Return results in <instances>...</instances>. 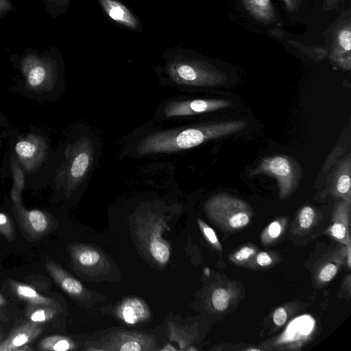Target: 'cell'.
<instances>
[{"label":"cell","mask_w":351,"mask_h":351,"mask_svg":"<svg viewBox=\"0 0 351 351\" xmlns=\"http://www.w3.org/2000/svg\"><path fill=\"white\" fill-rule=\"evenodd\" d=\"M99 143L95 132L83 126L66 145L61 165L57 169L58 189L69 198L91 180L99 157Z\"/></svg>","instance_id":"7a4b0ae2"},{"label":"cell","mask_w":351,"mask_h":351,"mask_svg":"<svg viewBox=\"0 0 351 351\" xmlns=\"http://www.w3.org/2000/svg\"><path fill=\"white\" fill-rule=\"evenodd\" d=\"M7 282L12 293L19 300L26 302L27 305H48L57 306L56 301L40 294L33 287L29 285L13 279H8Z\"/></svg>","instance_id":"2e32d148"},{"label":"cell","mask_w":351,"mask_h":351,"mask_svg":"<svg viewBox=\"0 0 351 351\" xmlns=\"http://www.w3.org/2000/svg\"><path fill=\"white\" fill-rule=\"evenodd\" d=\"M228 100L218 99L187 98L181 96L162 101L155 111V120L158 122L179 121L206 114L229 106Z\"/></svg>","instance_id":"277c9868"},{"label":"cell","mask_w":351,"mask_h":351,"mask_svg":"<svg viewBox=\"0 0 351 351\" xmlns=\"http://www.w3.org/2000/svg\"><path fill=\"white\" fill-rule=\"evenodd\" d=\"M21 69L28 89L36 93L53 89L58 73L53 60L29 53L21 60Z\"/></svg>","instance_id":"8992f818"},{"label":"cell","mask_w":351,"mask_h":351,"mask_svg":"<svg viewBox=\"0 0 351 351\" xmlns=\"http://www.w3.org/2000/svg\"><path fill=\"white\" fill-rule=\"evenodd\" d=\"M247 11L256 20L271 23L276 20V14L271 0H241Z\"/></svg>","instance_id":"d6986e66"},{"label":"cell","mask_w":351,"mask_h":351,"mask_svg":"<svg viewBox=\"0 0 351 351\" xmlns=\"http://www.w3.org/2000/svg\"><path fill=\"white\" fill-rule=\"evenodd\" d=\"M57 313V306L48 305H27L25 316L28 320L43 324L51 321Z\"/></svg>","instance_id":"44dd1931"},{"label":"cell","mask_w":351,"mask_h":351,"mask_svg":"<svg viewBox=\"0 0 351 351\" xmlns=\"http://www.w3.org/2000/svg\"><path fill=\"white\" fill-rule=\"evenodd\" d=\"M337 272V267L335 264L329 263L325 265L319 272V279L322 282H329Z\"/></svg>","instance_id":"f1b7e54d"},{"label":"cell","mask_w":351,"mask_h":351,"mask_svg":"<svg viewBox=\"0 0 351 351\" xmlns=\"http://www.w3.org/2000/svg\"><path fill=\"white\" fill-rule=\"evenodd\" d=\"M119 317L128 324H136L149 317V310L147 304L136 298H130L124 300L118 308Z\"/></svg>","instance_id":"e0dca14e"},{"label":"cell","mask_w":351,"mask_h":351,"mask_svg":"<svg viewBox=\"0 0 351 351\" xmlns=\"http://www.w3.org/2000/svg\"><path fill=\"white\" fill-rule=\"evenodd\" d=\"M99 1L111 19L132 29L138 27L137 19L123 4L117 0Z\"/></svg>","instance_id":"ac0fdd59"},{"label":"cell","mask_w":351,"mask_h":351,"mask_svg":"<svg viewBox=\"0 0 351 351\" xmlns=\"http://www.w3.org/2000/svg\"><path fill=\"white\" fill-rule=\"evenodd\" d=\"M197 223L206 239L215 247L220 249V243L213 229L200 219H197Z\"/></svg>","instance_id":"83f0119b"},{"label":"cell","mask_w":351,"mask_h":351,"mask_svg":"<svg viewBox=\"0 0 351 351\" xmlns=\"http://www.w3.org/2000/svg\"><path fill=\"white\" fill-rule=\"evenodd\" d=\"M45 269L53 281L71 297L75 299L84 297L85 289L82 284L57 263L47 259L45 262Z\"/></svg>","instance_id":"5bb4252c"},{"label":"cell","mask_w":351,"mask_h":351,"mask_svg":"<svg viewBox=\"0 0 351 351\" xmlns=\"http://www.w3.org/2000/svg\"><path fill=\"white\" fill-rule=\"evenodd\" d=\"M178 349L174 348L170 344H167L161 350H177Z\"/></svg>","instance_id":"74e56055"},{"label":"cell","mask_w":351,"mask_h":351,"mask_svg":"<svg viewBox=\"0 0 351 351\" xmlns=\"http://www.w3.org/2000/svg\"><path fill=\"white\" fill-rule=\"evenodd\" d=\"M281 232V226L278 221H275L270 223L268 227V234L271 238H276Z\"/></svg>","instance_id":"d6a6232c"},{"label":"cell","mask_w":351,"mask_h":351,"mask_svg":"<svg viewBox=\"0 0 351 351\" xmlns=\"http://www.w3.org/2000/svg\"><path fill=\"white\" fill-rule=\"evenodd\" d=\"M315 216L314 210L310 206H304L299 214V222L302 228H308L313 222Z\"/></svg>","instance_id":"4316f807"},{"label":"cell","mask_w":351,"mask_h":351,"mask_svg":"<svg viewBox=\"0 0 351 351\" xmlns=\"http://www.w3.org/2000/svg\"><path fill=\"white\" fill-rule=\"evenodd\" d=\"M256 262L259 265L265 267L271 263L272 259L267 252H261L256 257Z\"/></svg>","instance_id":"1f68e13d"},{"label":"cell","mask_w":351,"mask_h":351,"mask_svg":"<svg viewBox=\"0 0 351 351\" xmlns=\"http://www.w3.org/2000/svg\"><path fill=\"white\" fill-rule=\"evenodd\" d=\"M43 324L27 319L16 325L0 343V351H15L29 344L42 333Z\"/></svg>","instance_id":"4fadbf2b"},{"label":"cell","mask_w":351,"mask_h":351,"mask_svg":"<svg viewBox=\"0 0 351 351\" xmlns=\"http://www.w3.org/2000/svg\"><path fill=\"white\" fill-rule=\"evenodd\" d=\"M247 125L243 121H206L170 128L145 125L131 134L121 155L146 157L180 153L208 141L237 132Z\"/></svg>","instance_id":"6da1fadb"},{"label":"cell","mask_w":351,"mask_h":351,"mask_svg":"<svg viewBox=\"0 0 351 351\" xmlns=\"http://www.w3.org/2000/svg\"><path fill=\"white\" fill-rule=\"evenodd\" d=\"M287 318V311L282 307H280V308H277L273 315L274 322L278 326H281L284 325L286 322Z\"/></svg>","instance_id":"f546056e"},{"label":"cell","mask_w":351,"mask_h":351,"mask_svg":"<svg viewBox=\"0 0 351 351\" xmlns=\"http://www.w3.org/2000/svg\"><path fill=\"white\" fill-rule=\"evenodd\" d=\"M69 251L75 268L86 271H95L106 266V258L96 247L84 244H73L70 245Z\"/></svg>","instance_id":"7c38bea8"},{"label":"cell","mask_w":351,"mask_h":351,"mask_svg":"<svg viewBox=\"0 0 351 351\" xmlns=\"http://www.w3.org/2000/svg\"><path fill=\"white\" fill-rule=\"evenodd\" d=\"M169 229L164 219L156 214L141 217L136 228V235L142 247L159 265H166L171 256L169 243L163 239V232Z\"/></svg>","instance_id":"5b68a950"},{"label":"cell","mask_w":351,"mask_h":351,"mask_svg":"<svg viewBox=\"0 0 351 351\" xmlns=\"http://www.w3.org/2000/svg\"><path fill=\"white\" fill-rule=\"evenodd\" d=\"M331 60L345 71L351 66V21L350 18L339 23L332 34L329 53Z\"/></svg>","instance_id":"8fae6325"},{"label":"cell","mask_w":351,"mask_h":351,"mask_svg":"<svg viewBox=\"0 0 351 351\" xmlns=\"http://www.w3.org/2000/svg\"><path fill=\"white\" fill-rule=\"evenodd\" d=\"M287 10L291 12L294 13L298 10L302 0H283Z\"/></svg>","instance_id":"836d02e7"},{"label":"cell","mask_w":351,"mask_h":351,"mask_svg":"<svg viewBox=\"0 0 351 351\" xmlns=\"http://www.w3.org/2000/svg\"><path fill=\"white\" fill-rule=\"evenodd\" d=\"M339 0H324L323 8L325 10H330L335 8L339 3Z\"/></svg>","instance_id":"d590c367"},{"label":"cell","mask_w":351,"mask_h":351,"mask_svg":"<svg viewBox=\"0 0 351 351\" xmlns=\"http://www.w3.org/2000/svg\"><path fill=\"white\" fill-rule=\"evenodd\" d=\"M12 8L9 0H0V14H4Z\"/></svg>","instance_id":"8d00e7d4"},{"label":"cell","mask_w":351,"mask_h":351,"mask_svg":"<svg viewBox=\"0 0 351 351\" xmlns=\"http://www.w3.org/2000/svg\"><path fill=\"white\" fill-rule=\"evenodd\" d=\"M351 160L350 155L343 158L337 165L331 178V189L333 193L343 197L350 204V201Z\"/></svg>","instance_id":"9a60e30c"},{"label":"cell","mask_w":351,"mask_h":351,"mask_svg":"<svg viewBox=\"0 0 351 351\" xmlns=\"http://www.w3.org/2000/svg\"><path fill=\"white\" fill-rule=\"evenodd\" d=\"M7 300L0 292V320H8L6 314Z\"/></svg>","instance_id":"e575fe53"},{"label":"cell","mask_w":351,"mask_h":351,"mask_svg":"<svg viewBox=\"0 0 351 351\" xmlns=\"http://www.w3.org/2000/svg\"><path fill=\"white\" fill-rule=\"evenodd\" d=\"M0 233L8 241L15 239V228L12 219L5 213L0 211Z\"/></svg>","instance_id":"d4e9b609"},{"label":"cell","mask_w":351,"mask_h":351,"mask_svg":"<svg viewBox=\"0 0 351 351\" xmlns=\"http://www.w3.org/2000/svg\"><path fill=\"white\" fill-rule=\"evenodd\" d=\"M13 202V212L23 236L30 241L40 240L55 228V220L47 213L26 209L21 200Z\"/></svg>","instance_id":"ba28073f"},{"label":"cell","mask_w":351,"mask_h":351,"mask_svg":"<svg viewBox=\"0 0 351 351\" xmlns=\"http://www.w3.org/2000/svg\"><path fill=\"white\" fill-rule=\"evenodd\" d=\"M2 338H3V334H2V332L0 331V343H1V341H2Z\"/></svg>","instance_id":"f35d334b"},{"label":"cell","mask_w":351,"mask_h":351,"mask_svg":"<svg viewBox=\"0 0 351 351\" xmlns=\"http://www.w3.org/2000/svg\"><path fill=\"white\" fill-rule=\"evenodd\" d=\"M12 172L14 176V186L11 191V198L12 202H15L21 200V193L24 186L23 174L17 162H13Z\"/></svg>","instance_id":"603a6c76"},{"label":"cell","mask_w":351,"mask_h":351,"mask_svg":"<svg viewBox=\"0 0 351 351\" xmlns=\"http://www.w3.org/2000/svg\"><path fill=\"white\" fill-rule=\"evenodd\" d=\"M169 332L170 339L178 343L180 346L179 350H186V347L189 344L188 338L187 335H185V331L181 326L176 324L174 322H169Z\"/></svg>","instance_id":"cb8c5ba5"},{"label":"cell","mask_w":351,"mask_h":351,"mask_svg":"<svg viewBox=\"0 0 351 351\" xmlns=\"http://www.w3.org/2000/svg\"><path fill=\"white\" fill-rule=\"evenodd\" d=\"M47 145L39 135L28 134L15 145V152L23 170L27 173L36 171L45 159Z\"/></svg>","instance_id":"9c48e42d"},{"label":"cell","mask_w":351,"mask_h":351,"mask_svg":"<svg viewBox=\"0 0 351 351\" xmlns=\"http://www.w3.org/2000/svg\"><path fill=\"white\" fill-rule=\"evenodd\" d=\"M265 173L278 182L279 193L286 197L296 186L300 178V169L298 163L291 157L277 155L264 158L251 174Z\"/></svg>","instance_id":"52a82bcc"},{"label":"cell","mask_w":351,"mask_h":351,"mask_svg":"<svg viewBox=\"0 0 351 351\" xmlns=\"http://www.w3.org/2000/svg\"><path fill=\"white\" fill-rule=\"evenodd\" d=\"M229 295L222 288L217 289L212 295V302L215 308L218 311H223L227 308L229 304Z\"/></svg>","instance_id":"484cf974"},{"label":"cell","mask_w":351,"mask_h":351,"mask_svg":"<svg viewBox=\"0 0 351 351\" xmlns=\"http://www.w3.org/2000/svg\"><path fill=\"white\" fill-rule=\"evenodd\" d=\"M349 204L339 203L335 210L334 223L330 228L331 234L337 240L346 243L349 241L348 231V211Z\"/></svg>","instance_id":"ffe728a7"},{"label":"cell","mask_w":351,"mask_h":351,"mask_svg":"<svg viewBox=\"0 0 351 351\" xmlns=\"http://www.w3.org/2000/svg\"><path fill=\"white\" fill-rule=\"evenodd\" d=\"M255 253L253 248L248 246L242 247L235 254V258L239 261H243L248 259Z\"/></svg>","instance_id":"4dcf8cb0"},{"label":"cell","mask_w":351,"mask_h":351,"mask_svg":"<svg viewBox=\"0 0 351 351\" xmlns=\"http://www.w3.org/2000/svg\"><path fill=\"white\" fill-rule=\"evenodd\" d=\"M226 73L206 62L194 59H176L169 62L160 77L161 86L189 92L224 84Z\"/></svg>","instance_id":"3957f363"},{"label":"cell","mask_w":351,"mask_h":351,"mask_svg":"<svg viewBox=\"0 0 351 351\" xmlns=\"http://www.w3.org/2000/svg\"><path fill=\"white\" fill-rule=\"evenodd\" d=\"M156 342L152 335L139 332L115 331L103 341L102 350L141 351L155 350Z\"/></svg>","instance_id":"30bf717a"},{"label":"cell","mask_w":351,"mask_h":351,"mask_svg":"<svg viewBox=\"0 0 351 351\" xmlns=\"http://www.w3.org/2000/svg\"><path fill=\"white\" fill-rule=\"evenodd\" d=\"M38 349L45 351H67L75 347L73 341L68 337L61 335L48 336L38 343Z\"/></svg>","instance_id":"7402d4cb"}]
</instances>
